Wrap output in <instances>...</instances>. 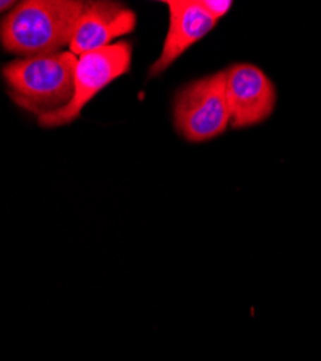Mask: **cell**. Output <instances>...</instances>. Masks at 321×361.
Returning a JSON list of instances; mask_svg holds the SVG:
<instances>
[{
	"label": "cell",
	"mask_w": 321,
	"mask_h": 361,
	"mask_svg": "<svg viewBox=\"0 0 321 361\" xmlns=\"http://www.w3.org/2000/svg\"><path fill=\"white\" fill-rule=\"evenodd\" d=\"M85 2L25 0L0 22V42L8 52L31 58L70 47Z\"/></svg>",
	"instance_id": "6da1fadb"
},
{
	"label": "cell",
	"mask_w": 321,
	"mask_h": 361,
	"mask_svg": "<svg viewBox=\"0 0 321 361\" xmlns=\"http://www.w3.org/2000/svg\"><path fill=\"white\" fill-rule=\"evenodd\" d=\"M77 55L70 51L20 58L4 68L13 102L37 116L61 109L74 94Z\"/></svg>",
	"instance_id": "7a4b0ae2"
},
{
	"label": "cell",
	"mask_w": 321,
	"mask_h": 361,
	"mask_svg": "<svg viewBox=\"0 0 321 361\" xmlns=\"http://www.w3.org/2000/svg\"><path fill=\"white\" fill-rule=\"evenodd\" d=\"M174 125L184 139L193 143L212 140L226 132L230 113L224 71L193 81L175 94Z\"/></svg>",
	"instance_id": "3957f363"
},
{
	"label": "cell",
	"mask_w": 321,
	"mask_h": 361,
	"mask_svg": "<svg viewBox=\"0 0 321 361\" xmlns=\"http://www.w3.org/2000/svg\"><path fill=\"white\" fill-rule=\"evenodd\" d=\"M132 51L129 41H119L102 49L80 55L74 68L73 99L61 109L40 114L38 123L44 128H58L73 123L81 114L84 106L103 88L131 71Z\"/></svg>",
	"instance_id": "277c9868"
},
{
	"label": "cell",
	"mask_w": 321,
	"mask_h": 361,
	"mask_svg": "<svg viewBox=\"0 0 321 361\" xmlns=\"http://www.w3.org/2000/svg\"><path fill=\"white\" fill-rule=\"evenodd\" d=\"M224 73L230 126L243 129L265 122L277 104V90L269 77L252 64H233Z\"/></svg>",
	"instance_id": "5b68a950"
},
{
	"label": "cell",
	"mask_w": 321,
	"mask_h": 361,
	"mask_svg": "<svg viewBox=\"0 0 321 361\" xmlns=\"http://www.w3.org/2000/svg\"><path fill=\"white\" fill-rule=\"evenodd\" d=\"M136 27V15L119 2H85L70 44V52L83 55L102 49L114 39L132 34Z\"/></svg>",
	"instance_id": "8992f818"
},
{
	"label": "cell",
	"mask_w": 321,
	"mask_h": 361,
	"mask_svg": "<svg viewBox=\"0 0 321 361\" xmlns=\"http://www.w3.org/2000/svg\"><path fill=\"white\" fill-rule=\"evenodd\" d=\"M164 4L169 11L168 34L159 58L150 68V77L159 75L168 70L217 25V20L206 12L198 0H166Z\"/></svg>",
	"instance_id": "52a82bcc"
},
{
	"label": "cell",
	"mask_w": 321,
	"mask_h": 361,
	"mask_svg": "<svg viewBox=\"0 0 321 361\" xmlns=\"http://www.w3.org/2000/svg\"><path fill=\"white\" fill-rule=\"evenodd\" d=\"M198 2L217 22L233 8L231 0H198Z\"/></svg>",
	"instance_id": "ba28073f"
},
{
	"label": "cell",
	"mask_w": 321,
	"mask_h": 361,
	"mask_svg": "<svg viewBox=\"0 0 321 361\" xmlns=\"http://www.w3.org/2000/svg\"><path fill=\"white\" fill-rule=\"evenodd\" d=\"M13 5H16L15 2H11V0H0V13L5 12L6 9L12 8Z\"/></svg>",
	"instance_id": "9c48e42d"
}]
</instances>
